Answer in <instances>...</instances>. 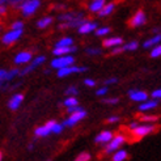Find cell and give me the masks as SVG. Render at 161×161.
<instances>
[{"label": "cell", "instance_id": "cell-38", "mask_svg": "<svg viewBox=\"0 0 161 161\" xmlns=\"http://www.w3.org/2000/svg\"><path fill=\"white\" fill-rule=\"evenodd\" d=\"M86 54L88 55H100L101 50L100 49H86Z\"/></svg>", "mask_w": 161, "mask_h": 161}, {"label": "cell", "instance_id": "cell-7", "mask_svg": "<svg viewBox=\"0 0 161 161\" xmlns=\"http://www.w3.org/2000/svg\"><path fill=\"white\" fill-rule=\"evenodd\" d=\"M56 122L55 120H49L46 125H43V126H41V127H37L36 128V131H34V134H36V136H39V138H43V136H47V135H50L51 134V131H53V127H54V125H55Z\"/></svg>", "mask_w": 161, "mask_h": 161}, {"label": "cell", "instance_id": "cell-18", "mask_svg": "<svg viewBox=\"0 0 161 161\" xmlns=\"http://www.w3.org/2000/svg\"><path fill=\"white\" fill-rule=\"evenodd\" d=\"M111 139H113L111 131H102V132H100L97 136H96L94 142L96 143H101V144H108Z\"/></svg>", "mask_w": 161, "mask_h": 161}, {"label": "cell", "instance_id": "cell-24", "mask_svg": "<svg viewBox=\"0 0 161 161\" xmlns=\"http://www.w3.org/2000/svg\"><path fill=\"white\" fill-rule=\"evenodd\" d=\"M51 24H53V17H50V16H46V17L41 19L37 22V26L39 29H43V28H47L49 25H51Z\"/></svg>", "mask_w": 161, "mask_h": 161}, {"label": "cell", "instance_id": "cell-48", "mask_svg": "<svg viewBox=\"0 0 161 161\" xmlns=\"http://www.w3.org/2000/svg\"><path fill=\"white\" fill-rule=\"evenodd\" d=\"M5 4V2H4V0H0V7H2V5H4Z\"/></svg>", "mask_w": 161, "mask_h": 161}, {"label": "cell", "instance_id": "cell-26", "mask_svg": "<svg viewBox=\"0 0 161 161\" xmlns=\"http://www.w3.org/2000/svg\"><path fill=\"white\" fill-rule=\"evenodd\" d=\"M64 106H67L68 108H74V106H77L79 105V102H77V98L76 97H67L66 100H64Z\"/></svg>", "mask_w": 161, "mask_h": 161}, {"label": "cell", "instance_id": "cell-37", "mask_svg": "<svg viewBox=\"0 0 161 161\" xmlns=\"http://www.w3.org/2000/svg\"><path fill=\"white\" fill-rule=\"evenodd\" d=\"M80 110H83V108L81 106H74V108H68L67 109V111H68V114L71 115V114H74V113H77V111H80Z\"/></svg>", "mask_w": 161, "mask_h": 161}, {"label": "cell", "instance_id": "cell-1", "mask_svg": "<svg viewBox=\"0 0 161 161\" xmlns=\"http://www.w3.org/2000/svg\"><path fill=\"white\" fill-rule=\"evenodd\" d=\"M75 63V58L71 55H66V56H59V58H55L51 62V68L55 69H62V68H66V67H71L72 64Z\"/></svg>", "mask_w": 161, "mask_h": 161}, {"label": "cell", "instance_id": "cell-45", "mask_svg": "<svg viewBox=\"0 0 161 161\" xmlns=\"http://www.w3.org/2000/svg\"><path fill=\"white\" fill-rule=\"evenodd\" d=\"M118 120H119L118 117H110V118L108 119V122H109V123H115V122H118Z\"/></svg>", "mask_w": 161, "mask_h": 161}, {"label": "cell", "instance_id": "cell-43", "mask_svg": "<svg viewBox=\"0 0 161 161\" xmlns=\"http://www.w3.org/2000/svg\"><path fill=\"white\" fill-rule=\"evenodd\" d=\"M123 50H122V47H114V49H113L111 50V55H117V54H120V53H122Z\"/></svg>", "mask_w": 161, "mask_h": 161}, {"label": "cell", "instance_id": "cell-4", "mask_svg": "<svg viewBox=\"0 0 161 161\" xmlns=\"http://www.w3.org/2000/svg\"><path fill=\"white\" fill-rule=\"evenodd\" d=\"M125 143V136L123 135H117L115 138H113L105 147V152L106 153H111V152H117L119 149V147Z\"/></svg>", "mask_w": 161, "mask_h": 161}, {"label": "cell", "instance_id": "cell-31", "mask_svg": "<svg viewBox=\"0 0 161 161\" xmlns=\"http://www.w3.org/2000/svg\"><path fill=\"white\" fill-rule=\"evenodd\" d=\"M89 160H91V155L88 152H83L75 158V161H89Z\"/></svg>", "mask_w": 161, "mask_h": 161}, {"label": "cell", "instance_id": "cell-23", "mask_svg": "<svg viewBox=\"0 0 161 161\" xmlns=\"http://www.w3.org/2000/svg\"><path fill=\"white\" fill-rule=\"evenodd\" d=\"M114 8H115V4L114 3H108V4L103 5V8H102V9L98 13H100V16H102V17H103V16H109L113 11H114Z\"/></svg>", "mask_w": 161, "mask_h": 161}, {"label": "cell", "instance_id": "cell-32", "mask_svg": "<svg viewBox=\"0 0 161 161\" xmlns=\"http://www.w3.org/2000/svg\"><path fill=\"white\" fill-rule=\"evenodd\" d=\"M160 55H161V46L157 45V46H155L153 49H152V51H151V56H152V58H158Z\"/></svg>", "mask_w": 161, "mask_h": 161}, {"label": "cell", "instance_id": "cell-8", "mask_svg": "<svg viewBox=\"0 0 161 161\" xmlns=\"http://www.w3.org/2000/svg\"><path fill=\"white\" fill-rule=\"evenodd\" d=\"M88 68L86 67H66V68H62V69H58V76L59 77H67L68 75L71 74H80V72H85Z\"/></svg>", "mask_w": 161, "mask_h": 161}, {"label": "cell", "instance_id": "cell-35", "mask_svg": "<svg viewBox=\"0 0 161 161\" xmlns=\"http://www.w3.org/2000/svg\"><path fill=\"white\" fill-rule=\"evenodd\" d=\"M62 131H63V126H62L60 123H55L54 127H53V131H51V132H54V134H60Z\"/></svg>", "mask_w": 161, "mask_h": 161}, {"label": "cell", "instance_id": "cell-36", "mask_svg": "<svg viewBox=\"0 0 161 161\" xmlns=\"http://www.w3.org/2000/svg\"><path fill=\"white\" fill-rule=\"evenodd\" d=\"M105 103H109V105H115V103L119 102V98H115V97H111V98H105L103 100Z\"/></svg>", "mask_w": 161, "mask_h": 161}, {"label": "cell", "instance_id": "cell-6", "mask_svg": "<svg viewBox=\"0 0 161 161\" xmlns=\"http://www.w3.org/2000/svg\"><path fill=\"white\" fill-rule=\"evenodd\" d=\"M22 31L24 30H9V31H7V33L3 36V38H2V42L4 45H12V43H14L22 36Z\"/></svg>", "mask_w": 161, "mask_h": 161}, {"label": "cell", "instance_id": "cell-47", "mask_svg": "<svg viewBox=\"0 0 161 161\" xmlns=\"http://www.w3.org/2000/svg\"><path fill=\"white\" fill-rule=\"evenodd\" d=\"M138 126H139V125H138V123H136V122H132V123L130 125V130H131V131H132V130H135V128H136V127H138Z\"/></svg>", "mask_w": 161, "mask_h": 161}, {"label": "cell", "instance_id": "cell-3", "mask_svg": "<svg viewBox=\"0 0 161 161\" xmlns=\"http://www.w3.org/2000/svg\"><path fill=\"white\" fill-rule=\"evenodd\" d=\"M86 117V111L83 109V110H80V111H77V113H74V114H71L69 115V118H67L66 120L63 122V127L66 126V127H74L76 123H79L81 119H84Z\"/></svg>", "mask_w": 161, "mask_h": 161}, {"label": "cell", "instance_id": "cell-29", "mask_svg": "<svg viewBox=\"0 0 161 161\" xmlns=\"http://www.w3.org/2000/svg\"><path fill=\"white\" fill-rule=\"evenodd\" d=\"M110 33V29L109 28H100V29H96V36L97 37H103Z\"/></svg>", "mask_w": 161, "mask_h": 161}, {"label": "cell", "instance_id": "cell-11", "mask_svg": "<svg viewBox=\"0 0 161 161\" xmlns=\"http://www.w3.org/2000/svg\"><path fill=\"white\" fill-rule=\"evenodd\" d=\"M146 22H147V16L144 14L143 11H138V12H136V13L134 14V17L131 19V21H130L131 26H134V28L142 26V25H144Z\"/></svg>", "mask_w": 161, "mask_h": 161}, {"label": "cell", "instance_id": "cell-15", "mask_svg": "<svg viewBox=\"0 0 161 161\" xmlns=\"http://www.w3.org/2000/svg\"><path fill=\"white\" fill-rule=\"evenodd\" d=\"M22 101H24V96L21 94V93H19V94H14L13 97L9 100V102H8V108H9L11 110H17L19 108H20V105L22 103Z\"/></svg>", "mask_w": 161, "mask_h": 161}, {"label": "cell", "instance_id": "cell-13", "mask_svg": "<svg viewBox=\"0 0 161 161\" xmlns=\"http://www.w3.org/2000/svg\"><path fill=\"white\" fill-rule=\"evenodd\" d=\"M96 29H97V22L85 20V22L79 28V33L80 34H89V33H92V31H94Z\"/></svg>", "mask_w": 161, "mask_h": 161}, {"label": "cell", "instance_id": "cell-12", "mask_svg": "<svg viewBox=\"0 0 161 161\" xmlns=\"http://www.w3.org/2000/svg\"><path fill=\"white\" fill-rule=\"evenodd\" d=\"M77 19H84V14H83L81 12H79V13L67 12V13H62V14L59 16V20H60V21H64V24L71 22V21L77 20Z\"/></svg>", "mask_w": 161, "mask_h": 161}, {"label": "cell", "instance_id": "cell-5", "mask_svg": "<svg viewBox=\"0 0 161 161\" xmlns=\"http://www.w3.org/2000/svg\"><path fill=\"white\" fill-rule=\"evenodd\" d=\"M45 60H46V58L45 56H37V58H34L33 59V62H30L29 64H28V67H25L22 71H20V76H25V75H28V74H30L31 71H34L37 67H39L41 64H43L45 63Z\"/></svg>", "mask_w": 161, "mask_h": 161}, {"label": "cell", "instance_id": "cell-21", "mask_svg": "<svg viewBox=\"0 0 161 161\" xmlns=\"http://www.w3.org/2000/svg\"><path fill=\"white\" fill-rule=\"evenodd\" d=\"M106 3L103 2V0H94V2H92L91 4H89V11L91 12H100L102 8H103V5H105Z\"/></svg>", "mask_w": 161, "mask_h": 161}, {"label": "cell", "instance_id": "cell-40", "mask_svg": "<svg viewBox=\"0 0 161 161\" xmlns=\"http://www.w3.org/2000/svg\"><path fill=\"white\" fill-rule=\"evenodd\" d=\"M106 93H108V88H106V86L100 88V89L96 91V94H97V96H105Z\"/></svg>", "mask_w": 161, "mask_h": 161}, {"label": "cell", "instance_id": "cell-49", "mask_svg": "<svg viewBox=\"0 0 161 161\" xmlns=\"http://www.w3.org/2000/svg\"><path fill=\"white\" fill-rule=\"evenodd\" d=\"M2 160H3V153L0 152V161H2Z\"/></svg>", "mask_w": 161, "mask_h": 161}, {"label": "cell", "instance_id": "cell-14", "mask_svg": "<svg viewBox=\"0 0 161 161\" xmlns=\"http://www.w3.org/2000/svg\"><path fill=\"white\" fill-rule=\"evenodd\" d=\"M31 58H33L31 53H29V51H22V53H19L17 55L14 56V63H16V64H25V63L31 62Z\"/></svg>", "mask_w": 161, "mask_h": 161}, {"label": "cell", "instance_id": "cell-22", "mask_svg": "<svg viewBox=\"0 0 161 161\" xmlns=\"http://www.w3.org/2000/svg\"><path fill=\"white\" fill-rule=\"evenodd\" d=\"M72 45H74V39L71 37H64L55 43V47H71Z\"/></svg>", "mask_w": 161, "mask_h": 161}, {"label": "cell", "instance_id": "cell-25", "mask_svg": "<svg viewBox=\"0 0 161 161\" xmlns=\"http://www.w3.org/2000/svg\"><path fill=\"white\" fill-rule=\"evenodd\" d=\"M127 152L123 149H118L114 155H113V161H125L127 158Z\"/></svg>", "mask_w": 161, "mask_h": 161}, {"label": "cell", "instance_id": "cell-28", "mask_svg": "<svg viewBox=\"0 0 161 161\" xmlns=\"http://www.w3.org/2000/svg\"><path fill=\"white\" fill-rule=\"evenodd\" d=\"M20 74V71L17 69V68H13V69H11V71H7V75H5V80L7 81H11L12 79H14L16 76H17Z\"/></svg>", "mask_w": 161, "mask_h": 161}, {"label": "cell", "instance_id": "cell-2", "mask_svg": "<svg viewBox=\"0 0 161 161\" xmlns=\"http://www.w3.org/2000/svg\"><path fill=\"white\" fill-rule=\"evenodd\" d=\"M39 5H41V2H39V0H26V2L21 3L20 8H21L22 14L29 17V16L36 13V11L39 8Z\"/></svg>", "mask_w": 161, "mask_h": 161}, {"label": "cell", "instance_id": "cell-33", "mask_svg": "<svg viewBox=\"0 0 161 161\" xmlns=\"http://www.w3.org/2000/svg\"><path fill=\"white\" fill-rule=\"evenodd\" d=\"M11 30H24V22H22V21H16V22H13Z\"/></svg>", "mask_w": 161, "mask_h": 161}, {"label": "cell", "instance_id": "cell-50", "mask_svg": "<svg viewBox=\"0 0 161 161\" xmlns=\"http://www.w3.org/2000/svg\"><path fill=\"white\" fill-rule=\"evenodd\" d=\"M47 161H50V160H47Z\"/></svg>", "mask_w": 161, "mask_h": 161}, {"label": "cell", "instance_id": "cell-9", "mask_svg": "<svg viewBox=\"0 0 161 161\" xmlns=\"http://www.w3.org/2000/svg\"><path fill=\"white\" fill-rule=\"evenodd\" d=\"M155 130V126L152 125H144V126H138L135 128V130H132V134L136 136V138H143V136H146L151 132H153Z\"/></svg>", "mask_w": 161, "mask_h": 161}, {"label": "cell", "instance_id": "cell-17", "mask_svg": "<svg viewBox=\"0 0 161 161\" xmlns=\"http://www.w3.org/2000/svg\"><path fill=\"white\" fill-rule=\"evenodd\" d=\"M123 43V39L120 37H111V38H106L103 41V46L105 47H110V49H114V47H119Z\"/></svg>", "mask_w": 161, "mask_h": 161}, {"label": "cell", "instance_id": "cell-39", "mask_svg": "<svg viewBox=\"0 0 161 161\" xmlns=\"http://www.w3.org/2000/svg\"><path fill=\"white\" fill-rule=\"evenodd\" d=\"M118 83V79L117 77H110V79H106L105 80V85H111V84H117Z\"/></svg>", "mask_w": 161, "mask_h": 161}, {"label": "cell", "instance_id": "cell-42", "mask_svg": "<svg viewBox=\"0 0 161 161\" xmlns=\"http://www.w3.org/2000/svg\"><path fill=\"white\" fill-rule=\"evenodd\" d=\"M84 84L86 85V86H94L96 85V81L93 79H85L84 80Z\"/></svg>", "mask_w": 161, "mask_h": 161}, {"label": "cell", "instance_id": "cell-44", "mask_svg": "<svg viewBox=\"0 0 161 161\" xmlns=\"http://www.w3.org/2000/svg\"><path fill=\"white\" fill-rule=\"evenodd\" d=\"M5 75H7V71L5 69H0V83L5 81Z\"/></svg>", "mask_w": 161, "mask_h": 161}, {"label": "cell", "instance_id": "cell-19", "mask_svg": "<svg viewBox=\"0 0 161 161\" xmlns=\"http://www.w3.org/2000/svg\"><path fill=\"white\" fill-rule=\"evenodd\" d=\"M157 105H158V102H157V101H155V100H149V101L143 102L142 105L139 106V110H142V111H149V110L156 109Z\"/></svg>", "mask_w": 161, "mask_h": 161}, {"label": "cell", "instance_id": "cell-16", "mask_svg": "<svg viewBox=\"0 0 161 161\" xmlns=\"http://www.w3.org/2000/svg\"><path fill=\"white\" fill-rule=\"evenodd\" d=\"M77 49L74 46H71V47H55V49L53 50V54L55 56H66V55H69V53H75Z\"/></svg>", "mask_w": 161, "mask_h": 161}, {"label": "cell", "instance_id": "cell-20", "mask_svg": "<svg viewBox=\"0 0 161 161\" xmlns=\"http://www.w3.org/2000/svg\"><path fill=\"white\" fill-rule=\"evenodd\" d=\"M160 41H161V36H160V33H158V34H156L155 37L147 39V41L143 43V47H144V49H148V47H152V46H157V45L160 43Z\"/></svg>", "mask_w": 161, "mask_h": 161}, {"label": "cell", "instance_id": "cell-30", "mask_svg": "<svg viewBox=\"0 0 161 161\" xmlns=\"http://www.w3.org/2000/svg\"><path fill=\"white\" fill-rule=\"evenodd\" d=\"M77 89H76V86H68V89L66 91V96L67 97H76V94H77Z\"/></svg>", "mask_w": 161, "mask_h": 161}, {"label": "cell", "instance_id": "cell-27", "mask_svg": "<svg viewBox=\"0 0 161 161\" xmlns=\"http://www.w3.org/2000/svg\"><path fill=\"white\" fill-rule=\"evenodd\" d=\"M138 42L136 41H132V42H128V43H126L125 46H122V50L123 51H134V50H136L138 49Z\"/></svg>", "mask_w": 161, "mask_h": 161}, {"label": "cell", "instance_id": "cell-34", "mask_svg": "<svg viewBox=\"0 0 161 161\" xmlns=\"http://www.w3.org/2000/svg\"><path fill=\"white\" fill-rule=\"evenodd\" d=\"M157 115H144L142 117V120H144V122H155V120H157Z\"/></svg>", "mask_w": 161, "mask_h": 161}, {"label": "cell", "instance_id": "cell-10", "mask_svg": "<svg viewBox=\"0 0 161 161\" xmlns=\"http://www.w3.org/2000/svg\"><path fill=\"white\" fill-rule=\"evenodd\" d=\"M128 96L132 101H136V102H146L148 101V94L143 91H138V89H131L128 91Z\"/></svg>", "mask_w": 161, "mask_h": 161}, {"label": "cell", "instance_id": "cell-46", "mask_svg": "<svg viewBox=\"0 0 161 161\" xmlns=\"http://www.w3.org/2000/svg\"><path fill=\"white\" fill-rule=\"evenodd\" d=\"M5 12H7L5 5H2V7H0V14H5Z\"/></svg>", "mask_w": 161, "mask_h": 161}, {"label": "cell", "instance_id": "cell-41", "mask_svg": "<svg viewBox=\"0 0 161 161\" xmlns=\"http://www.w3.org/2000/svg\"><path fill=\"white\" fill-rule=\"evenodd\" d=\"M160 97H161V91L160 89H156V91L152 92V98H155V101L160 100Z\"/></svg>", "mask_w": 161, "mask_h": 161}]
</instances>
